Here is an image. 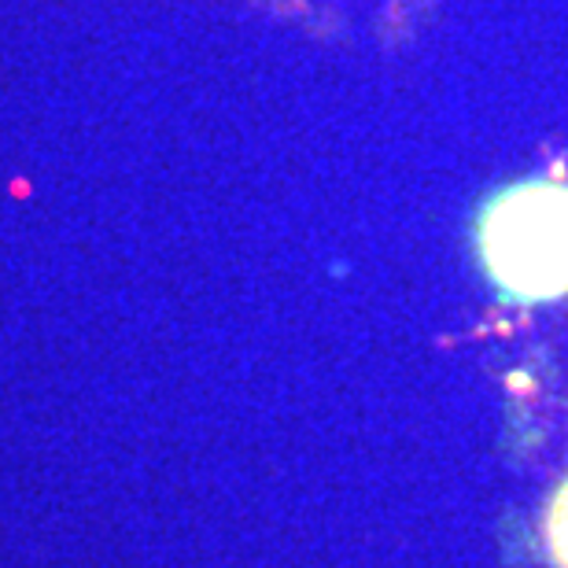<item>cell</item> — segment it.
Wrapping results in <instances>:
<instances>
[{
  "label": "cell",
  "instance_id": "obj_2",
  "mask_svg": "<svg viewBox=\"0 0 568 568\" xmlns=\"http://www.w3.org/2000/svg\"><path fill=\"white\" fill-rule=\"evenodd\" d=\"M547 542H550L554 561H558L561 568H568V480L558 487V495H554V503H550Z\"/></svg>",
  "mask_w": 568,
  "mask_h": 568
},
{
  "label": "cell",
  "instance_id": "obj_1",
  "mask_svg": "<svg viewBox=\"0 0 568 568\" xmlns=\"http://www.w3.org/2000/svg\"><path fill=\"white\" fill-rule=\"evenodd\" d=\"M480 258L514 300L568 295V185L525 181L495 196L480 219Z\"/></svg>",
  "mask_w": 568,
  "mask_h": 568
}]
</instances>
